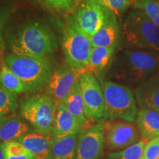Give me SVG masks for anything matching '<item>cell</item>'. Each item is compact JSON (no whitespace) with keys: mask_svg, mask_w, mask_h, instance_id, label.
Wrapping results in <instances>:
<instances>
[{"mask_svg":"<svg viewBox=\"0 0 159 159\" xmlns=\"http://www.w3.org/2000/svg\"><path fill=\"white\" fill-rule=\"evenodd\" d=\"M101 86L105 99V122L116 119L134 122L138 108L130 89L111 80L102 81Z\"/></svg>","mask_w":159,"mask_h":159,"instance_id":"cell-5","label":"cell"},{"mask_svg":"<svg viewBox=\"0 0 159 159\" xmlns=\"http://www.w3.org/2000/svg\"><path fill=\"white\" fill-rule=\"evenodd\" d=\"M116 16H122L132 3L129 0H95Z\"/></svg>","mask_w":159,"mask_h":159,"instance_id":"cell-28","label":"cell"},{"mask_svg":"<svg viewBox=\"0 0 159 159\" xmlns=\"http://www.w3.org/2000/svg\"><path fill=\"white\" fill-rule=\"evenodd\" d=\"M34 1H37V2H42L43 0H34Z\"/></svg>","mask_w":159,"mask_h":159,"instance_id":"cell-34","label":"cell"},{"mask_svg":"<svg viewBox=\"0 0 159 159\" xmlns=\"http://www.w3.org/2000/svg\"><path fill=\"white\" fill-rule=\"evenodd\" d=\"M81 73L68 64L58 67L52 71L46 85V94L54 98L57 104L63 102L79 82Z\"/></svg>","mask_w":159,"mask_h":159,"instance_id":"cell-10","label":"cell"},{"mask_svg":"<svg viewBox=\"0 0 159 159\" xmlns=\"http://www.w3.org/2000/svg\"><path fill=\"white\" fill-rule=\"evenodd\" d=\"M19 107L17 95L0 85V117L15 114Z\"/></svg>","mask_w":159,"mask_h":159,"instance_id":"cell-25","label":"cell"},{"mask_svg":"<svg viewBox=\"0 0 159 159\" xmlns=\"http://www.w3.org/2000/svg\"><path fill=\"white\" fill-rule=\"evenodd\" d=\"M52 134L29 133L19 141L36 159H47L52 142Z\"/></svg>","mask_w":159,"mask_h":159,"instance_id":"cell-18","label":"cell"},{"mask_svg":"<svg viewBox=\"0 0 159 159\" xmlns=\"http://www.w3.org/2000/svg\"><path fill=\"white\" fill-rule=\"evenodd\" d=\"M108 11L95 0H84L72 17L80 28L91 37L103 25Z\"/></svg>","mask_w":159,"mask_h":159,"instance_id":"cell-12","label":"cell"},{"mask_svg":"<svg viewBox=\"0 0 159 159\" xmlns=\"http://www.w3.org/2000/svg\"><path fill=\"white\" fill-rule=\"evenodd\" d=\"M3 61L21 80L28 93L37 92L46 86L52 72L49 56L35 57L9 52L5 55Z\"/></svg>","mask_w":159,"mask_h":159,"instance_id":"cell-4","label":"cell"},{"mask_svg":"<svg viewBox=\"0 0 159 159\" xmlns=\"http://www.w3.org/2000/svg\"><path fill=\"white\" fill-rule=\"evenodd\" d=\"M0 63H1V62H0Z\"/></svg>","mask_w":159,"mask_h":159,"instance_id":"cell-39","label":"cell"},{"mask_svg":"<svg viewBox=\"0 0 159 159\" xmlns=\"http://www.w3.org/2000/svg\"><path fill=\"white\" fill-rule=\"evenodd\" d=\"M121 33L127 49L159 55V27L139 9H133L122 21Z\"/></svg>","mask_w":159,"mask_h":159,"instance_id":"cell-3","label":"cell"},{"mask_svg":"<svg viewBox=\"0 0 159 159\" xmlns=\"http://www.w3.org/2000/svg\"><path fill=\"white\" fill-rule=\"evenodd\" d=\"M0 85L16 95L26 92L23 83L7 66L5 61H2L0 66Z\"/></svg>","mask_w":159,"mask_h":159,"instance_id":"cell-22","label":"cell"},{"mask_svg":"<svg viewBox=\"0 0 159 159\" xmlns=\"http://www.w3.org/2000/svg\"><path fill=\"white\" fill-rule=\"evenodd\" d=\"M5 159H36L35 157L18 141L2 143Z\"/></svg>","mask_w":159,"mask_h":159,"instance_id":"cell-23","label":"cell"},{"mask_svg":"<svg viewBox=\"0 0 159 159\" xmlns=\"http://www.w3.org/2000/svg\"><path fill=\"white\" fill-rule=\"evenodd\" d=\"M136 125L142 138L152 140L159 136V112L152 109H141L136 116Z\"/></svg>","mask_w":159,"mask_h":159,"instance_id":"cell-20","label":"cell"},{"mask_svg":"<svg viewBox=\"0 0 159 159\" xmlns=\"http://www.w3.org/2000/svg\"><path fill=\"white\" fill-rule=\"evenodd\" d=\"M62 103L64 105L66 108L77 119V120L82 126L83 129L89 128V126L93 125L87 118L86 114H85V105L82 94H81L80 85V80Z\"/></svg>","mask_w":159,"mask_h":159,"instance_id":"cell-19","label":"cell"},{"mask_svg":"<svg viewBox=\"0 0 159 159\" xmlns=\"http://www.w3.org/2000/svg\"><path fill=\"white\" fill-rule=\"evenodd\" d=\"M135 8L140 10L152 22L159 27V2L156 0H135Z\"/></svg>","mask_w":159,"mask_h":159,"instance_id":"cell-26","label":"cell"},{"mask_svg":"<svg viewBox=\"0 0 159 159\" xmlns=\"http://www.w3.org/2000/svg\"><path fill=\"white\" fill-rule=\"evenodd\" d=\"M80 85L87 118L92 124H103L105 108L102 86L94 75L88 71L81 73Z\"/></svg>","mask_w":159,"mask_h":159,"instance_id":"cell-8","label":"cell"},{"mask_svg":"<svg viewBox=\"0 0 159 159\" xmlns=\"http://www.w3.org/2000/svg\"><path fill=\"white\" fill-rule=\"evenodd\" d=\"M105 147L110 152L128 148L142 139L138 127L133 122L116 119L102 124Z\"/></svg>","mask_w":159,"mask_h":159,"instance_id":"cell-9","label":"cell"},{"mask_svg":"<svg viewBox=\"0 0 159 159\" xmlns=\"http://www.w3.org/2000/svg\"><path fill=\"white\" fill-rule=\"evenodd\" d=\"M83 130L77 119L66 108L62 102L57 104L52 128V137L61 139L72 134H79Z\"/></svg>","mask_w":159,"mask_h":159,"instance_id":"cell-15","label":"cell"},{"mask_svg":"<svg viewBox=\"0 0 159 159\" xmlns=\"http://www.w3.org/2000/svg\"><path fill=\"white\" fill-rule=\"evenodd\" d=\"M159 158V136L156 137L145 146L142 159H158Z\"/></svg>","mask_w":159,"mask_h":159,"instance_id":"cell-30","label":"cell"},{"mask_svg":"<svg viewBox=\"0 0 159 159\" xmlns=\"http://www.w3.org/2000/svg\"><path fill=\"white\" fill-rule=\"evenodd\" d=\"M20 115L35 132L51 134L57 103L47 94L27 95L19 102Z\"/></svg>","mask_w":159,"mask_h":159,"instance_id":"cell-6","label":"cell"},{"mask_svg":"<svg viewBox=\"0 0 159 159\" xmlns=\"http://www.w3.org/2000/svg\"><path fill=\"white\" fill-rule=\"evenodd\" d=\"M13 11V6L10 3L0 4V60L4 61V52L5 50V41L3 36L5 29L7 21L10 20Z\"/></svg>","mask_w":159,"mask_h":159,"instance_id":"cell-27","label":"cell"},{"mask_svg":"<svg viewBox=\"0 0 159 159\" xmlns=\"http://www.w3.org/2000/svg\"><path fill=\"white\" fill-rule=\"evenodd\" d=\"M148 143V140L142 138L140 142L128 148L119 152H110L105 159H142L144 148Z\"/></svg>","mask_w":159,"mask_h":159,"instance_id":"cell-24","label":"cell"},{"mask_svg":"<svg viewBox=\"0 0 159 159\" xmlns=\"http://www.w3.org/2000/svg\"><path fill=\"white\" fill-rule=\"evenodd\" d=\"M105 148L102 124H93L79 133L76 159H101Z\"/></svg>","mask_w":159,"mask_h":159,"instance_id":"cell-11","label":"cell"},{"mask_svg":"<svg viewBox=\"0 0 159 159\" xmlns=\"http://www.w3.org/2000/svg\"><path fill=\"white\" fill-rule=\"evenodd\" d=\"M0 159H5V153H4L2 143L0 142Z\"/></svg>","mask_w":159,"mask_h":159,"instance_id":"cell-31","label":"cell"},{"mask_svg":"<svg viewBox=\"0 0 159 159\" xmlns=\"http://www.w3.org/2000/svg\"><path fill=\"white\" fill-rule=\"evenodd\" d=\"M158 69V55L148 51L126 48L114 55L107 77L120 84L138 86Z\"/></svg>","mask_w":159,"mask_h":159,"instance_id":"cell-2","label":"cell"},{"mask_svg":"<svg viewBox=\"0 0 159 159\" xmlns=\"http://www.w3.org/2000/svg\"><path fill=\"white\" fill-rule=\"evenodd\" d=\"M33 129L22 116L15 114L0 117V142L19 141Z\"/></svg>","mask_w":159,"mask_h":159,"instance_id":"cell-13","label":"cell"},{"mask_svg":"<svg viewBox=\"0 0 159 159\" xmlns=\"http://www.w3.org/2000/svg\"><path fill=\"white\" fill-rule=\"evenodd\" d=\"M49 8L56 11L71 12L73 11L72 0H43Z\"/></svg>","mask_w":159,"mask_h":159,"instance_id":"cell-29","label":"cell"},{"mask_svg":"<svg viewBox=\"0 0 159 159\" xmlns=\"http://www.w3.org/2000/svg\"><path fill=\"white\" fill-rule=\"evenodd\" d=\"M158 159H159V158H158Z\"/></svg>","mask_w":159,"mask_h":159,"instance_id":"cell-38","label":"cell"},{"mask_svg":"<svg viewBox=\"0 0 159 159\" xmlns=\"http://www.w3.org/2000/svg\"><path fill=\"white\" fill-rule=\"evenodd\" d=\"M129 1H130V2H131V3H132V5H133V3H134V2L135 1V0H129Z\"/></svg>","mask_w":159,"mask_h":159,"instance_id":"cell-33","label":"cell"},{"mask_svg":"<svg viewBox=\"0 0 159 159\" xmlns=\"http://www.w3.org/2000/svg\"><path fill=\"white\" fill-rule=\"evenodd\" d=\"M5 44L16 55L47 57L58 47L55 33L46 24L37 21L25 22L16 28L8 30Z\"/></svg>","mask_w":159,"mask_h":159,"instance_id":"cell-1","label":"cell"},{"mask_svg":"<svg viewBox=\"0 0 159 159\" xmlns=\"http://www.w3.org/2000/svg\"><path fill=\"white\" fill-rule=\"evenodd\" d=\"M79 134L52 139L47 159H76Z\"/></svg>","mask_w":159,"mask_h":159,"instance_id":"cell-17","label":"cell"},{"mask_svg":"<svg viewBox=\"0 0 159 159\" xmlns=\"http://www.w3.org/2000/svg\"><path fill=\"white\" fill-rule=\"evenodd\" d=\"M119 38L116 16L108 11L104 24L97 33L90 37L92 47H116Z\"/></svg>","mask_w":159,"mask_h":159,"instance_id":"cell-16","label":"cell"},{"mask_svg":"<svg viewBox=\"0 0 159 159\" xmlns=\"http://www.w3.org/2000/svg\"><path fill=\"white\" fill-rule=\"evenodd\" d=\"M62 48L67 64L81 72L85 71L92 45L90 36L80 28L73 17L66 22Z\"/></svg>","mask_w":159,"mask_h":159,"instance_id":"cell-7","label":"cell"},{"mask_svg":"<svg viewBox=\"0 0 159 159\" xmlns=\"http://www.w3.org/2000/svg\"><path fill=\"white\" fill-rule=\"evenodd\" d=\"M158 59H159V55H158Z\"/></svg>","mask_w":159,"mask_h":159,"instance_id":"cell-37","label":"cell"},{"mask_svg":"<svg viewBox=\"0 0 159 159\" xmlns=\"http://www.w3.org/2000/svg\"><path fill=\"white\" fill-rule=\"evenodd\" d=\"M156 1H158L159 2V0H156Z\"/></svg>","mask_w":159,"mask_h":159,"instance_id":"cell-36","label":"cell"},{"mask_svg":"<svg viewBox=\"0 0 159 159\" xmlns=\"http://www.w3.org/2000/svg\"><path fill=\"white\" fill-rule=\"evenodd\" d=\"M135 94L141 109L159 112V69L136 87Z\"/></svg>","mask_w":159,"mask_h":159,"instance_id":"cell-14","label":"cell"},{"mask_svg":"<svg viewBox=\"0 0 159 159\" xmlns=\"http://www.w3.org/2000/svg\"><path fill=\"white\" fill-rule=\"evenodd\" d=\"M116 47H92L85 71L98 75L108 69L115 54Z\"/></svg>","mask_w":159,"mask_h":159,"instance_id":"cell-21","label":"cell"},{"mask_svg":"<svg viewBox=\"0 0 159 159\" xmlns=\"http://www.w3.org/2000/svg\"><path fill=\"white\" fill-rule=\"evenodd\" d=\"M2 3H7V2H5V0H0V4Z\"/></svg>","mask_w":159,"mask_h":159,"instance_id":"cell-32","label":"cell"},{"mask_svg":"<svg viewBox=\"0 0 159 159\" xmlns=\"http://www.w3.org/2000/svg\"><path fill=\"white\" fill-rule=\"evenodd\" d=\"M75 1H84V0H75Z\"/></svg>","mask_w":159,"mask_h":159,"instance_id":"cell-35","label":"cell"}]
</instances>
